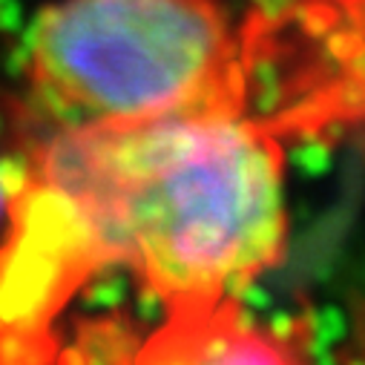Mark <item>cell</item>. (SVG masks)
Listing matches in <instances>:
<instances>
[{
	"label": "cell",
	"mask_w": 365,
	"mask_h": 365,
	"mask_svg": "<svg viewBox=\"0 0 365 365\" xmlns=\"http://www.w3.org/2000/svg\"><path fill=\"white\" fill-rule=\"evenodd\" d=\"M0 334H35L96 273L124 267L161 317L245 299L288 236L279 127L250 101L52 124L15 155Z\"/></svg>",
	"instance_id": "obj_1"
},
{
	"label": "cell",
	"mask_w": 365,
	"mask_h": 365,
	"mask_svg": "<svg viewBox=\"0 0 365 365\" xmlns=\"http://www.w3.org/2000/svg\"><path fill=\"white\" fill-rule=\"evenodd\" d=\"M35 121H135L250 101L245 21L225 0H43L21 41Z\"/></svg>",
	"instance_id": "obj_2"
},
{
	"label": "cell",
	"mask_w": 365,
	"mask_h": 365,
	"mask_svg": "<svg viewBox=\"0 0 365 365\" xmlns=\"http://www.w3.org/2000/svg\"><path fill=\"white\" fill-rule=\"evenodd\" d=\"M250 75L279 61H294L297 75L328 83L339 110H365V0H264L245 18Z\"/></svg>",
	"instance_id": "obj_3"
},
{
	"label": "cell",
	"mask_w": 365,
	"mask_h": 365,
	"mask_svg": "<svg viewBox=\"0 0 365 365\" xmlns=\"http://www.w3.org/2000/svg\"><path fill=\"white\" fill-rule=\"evenodd\" d=\"M127 365H297L288 331L256 325L245 299L161 317Z\"/></svg>",
	"instance_id": "obj_4"
},
{
	"label": "cell",
	"mask_w": 365,
	"mask_h": 365,
	"mask_svg": "<svg viewBox=\"0 0 365 365\" xmlns=\"http://www.w3.org/2000/svg\"><path fill=\"white\" fill-rule=\"evenodd\" d=\"M15 199H18V164L15 155H4L0 158V247H4L12 230Z\"/></svg>",
	"instance_id": "obj_5"
}]
</instances>
